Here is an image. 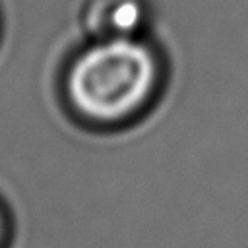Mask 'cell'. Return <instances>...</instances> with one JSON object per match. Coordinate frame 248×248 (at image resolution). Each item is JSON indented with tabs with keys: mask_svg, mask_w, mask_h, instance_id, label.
Listing matches in <instances>:
<instances>
[{
	"mask_svg": "<svg viewBox=\"0 0 248 248\" xmlns=\"http://www.w3.org/2000/svg\"><path fill=\"white\" fill-rule=\"evenodd\" d=\"M165 66L159 52L136 35L103 37L68 64L64 108L87 132H120L138 124L159 101Z\"/></svg>",
	"mask_w": 248,
	"mask_h": 248,
	"instance_id": "obj_1",
	"label": "cell"
},
{
	"mask_svg": "<svg viewBox=\"0 0 248 248\" xmlns=\"http://www.w3.org/2000/svg\"><path fill=\"white\" fill-rule=\"evenodd\" d=\"M12 240V217L6 203L0 200V248H10Z\"/></svg>",
	"mask_w": 248,
	"mask_h": 248,
	"instance_id": "obj_2",
	"label": "cell"
}]
</instances>
